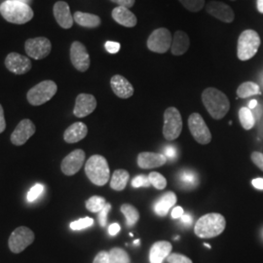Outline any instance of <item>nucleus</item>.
<instances>
[{
    "mask_svg": "<svg viewBox=\"0 0 263 263\" xmlns=\"http://www.w3.org/2000/svg\"><path fill=\"white\" fill-rule=\"evenodd\" d=\"M260 88L257 84L254 82H245L243 84L240 85L237 89V95L239 98L246 99L251 96L254 95H260Z\"/></svg>",
    "mask_w": 263,
    "mask_h": 263,
    "instance_id": "obj_29",
    "label": "nucleus"
},
{
    "mask_svg": "<svg viewBox=\"0 0 263 263\" xmlns=\"http://www.w3.org/2000/svg\"><path fill=\"white\" fill-rule=\"evenodd\" d=\"M1 16L11 24L24 25L33 18V10L23 2L16 0H6L0 4Z\"/></svg>",
    "mask_w": 263,
    "mask_h": 263,
    "instance_id": "obj_2",
    "label": "nucleus"
},
{
    "mask_svg": "<svg viewBox=\"0 0 263 263\" xmlns=\"http://www.w3.org/2000/svg\"><path fill=\"white\" fill-rule=\"evenodd\" d=\"M173 250L172 244L168 241H159L152 245L149 253L151 263H162L167 258Z\"/></svg>",
    "mask_w": 263,
    "mask_h": 263,
    "instance_id": "obj_22",
    "label": "nucleus"
},
{
    "mask_svg": "<svg viewBox=\"0 0 263 263\" xmlns=\"http://www.w3.org/2000/svg\"><path fill=\"white\" fill-rule=\"evenodd\" d=\"M54 17L60 27L68 29L73 26L74 20L73 15H71L68 4L65 1H58L53 8Z\"/></svg>",
    "mask_w": 263,
    "mask_h": 263,
    "instance_id": "obj_18",
    "label": "nucleus"
},
{
    "mask_svg": "<svg viewBox=\"0 0 263 263\" xmlns=\"http://www.w3.org/2000/svg\"><path fill=\"white\" fill-rule=\"evenodd\" d=\"M35 235L27 226H20L10 235L8 246L13 254H20L33 243Z\"/></svg>",
    "mask_w": 263,
    "mask_h": 263,
    "instance_id": "obj_8",
    "label": "nucleus"
},
{
    "mask_svg": "<svg viewBox=\"0 0 263 263\" xmlns=\"http://www.w3.org/2000/svg\"><path fill=\"white\" fill-rule=\"evenodd\" d=\"M35 130V125L31 120L24 119L18 124L16 129L12 133L10 138L11 142L17 146L24 145L34 135Z\"/></svg>",
    "mask_w": 263,
    "mask_h": 263,
    "instance_id": "obj_14",
    "label": "nucleus"
},
{
    "mask_svg": "<svg viewBox=\"0 0 263 263\" xmlns=\"http://www.w3.org/2000/svg\"><path fill=\"white\" fill-rule=\"evenodd\" d=\"M256 106H257V101L256 100H252L250 102V104H249V108L250 109H254Z\"/></svg>",
    "mask_w": 263,
    "mask_h": 263,
    "instance_id": "obj_51",
    "label": "nucleus"
},
{
    "mask_svg": "<svg viewBox=\"0 0 263 263\" xmlns=\"http://www.w3.org/2000/svg\"><path fill=\"white\" fill-rule=\"evenodd\" d=\"M188 127L194 140L200 144H208L212 141L211 131L199 113H192L189 116Z\"/></svg>",
    "mask_w": 263,
    "mask_h": 263,
    "instance_id": "obj_10",
    "label": "nucleus"
},
{
    "mask_svg": "<svg viewBox=\"0 0 263 263\" xmlns=\"http://www.w3.org/2000/svg\"><path fill=\"white\" fill-rule=\"evenodd\" d=\"M257 10L263 14V0H257Z\"/></svg>",
    "mask_w": 263,
    "mask_h": 263,
    "instance_id": "obj_52",
    "label": "nucleus"
},
{
    "mask_svg": "<svg viewBox=\"0 0 263 263\" xmlns=\"http://www.w3.org/2000/svg\"><path fill=\"white\" fill-rule=\"evenodd\" d=\"M85 174L95 185L103 186L107 183L110 176L107 161L102 155L91 156L86 162Z\"/></svg>",
    "mask_w": 263,
    "mask_h": 263,
    "instance_id": "obj_4",
    "label": "nucleus"
},
{
    "mask_svg": "<svg viewBox=\"0 0 263 263\" xmlns=\"http://www.w3.org/2000/svg\"><path fill=\"white\" fill-rule=\"evenodd\" d=\"M179 2L191 12H199L203 9L205 0H179Z\"/></svg>",
    "mask_w": 263,
    "mask_h": 263,
    "instance_id": "obj_34",
    "label": "nucleus"
},
{
    "mask_svg": "<svg viewBox=\"0 0 263 263\" xmlns=\"http://www.w3.org/2000/svg\"><path fill=\"white\" fill-rule=\"evenodd\" d=\"M110 86L113 93L118 98L129 99L134 95L133 85L122 76H114L110 80Z\"/></svg>",
    "mask_w": 263,
    "mask_h": 263,
    "instance_id": "obj_20",
    "label": "nucleus"
},
{
    "mask_svg": "<svg viewBox=\"0 0 263 263\" xmlns=\"http://www.w3.org/2000/svg\"><path fill=\"white\" fill-rule=\"evenodd\" d=\"M202 102L207 108L208 112L216 120L222 119L230 109L228 98L216 88L211 87L204 90L202 93Z\"/></svg>",
    "mask_w": 263,
    "mask_h": 263,
    "instance_id": "obj_1",
    "label": "nucleus"
},
{
    "mask_svg": "<svg viewBox=\"0 0 263 263\" xmlns=\"http://www.w3.org/2000/svg\"><path fill=\"white\" fill-rule=\"evenodd\" d=\"M260 37L255 30H244L238 39L237 55L239 60L248 61L255 56L260 46Z\"/></svg>",
    "mask_w": 263,
    "mask_h": 263,
    "instance_id": "obj_5",
    "label": "nucleus"
},
{
    "mask_svg": "<svg viewBox=\"0 0 263 263\" xmlns=\"http://www.w3.org/2000/svg\"><path fill=\"white\" fill-rule=\"evenodd\" d=\"M148 179L151 181V185H153L154 187L157 189H164L167 186V179H165L161 174L156 173V172H152L148 176Z\"/></svg>",
    "mask_w": 263,
    "mask_h": 263,
    "instance_id": "obj_33",
    "label": "nucleus"
},
{
    "mask_svg": "<svg viewBox=\"0 0 263 263\" xmlns=\"http://www.w3.org/2000/svg\"><path fill=\"white\" fill-rule=\"evenodd\" d=\"M167 261L169 263H193L187 256L180 254H171L167 257Z\"/></svg>",
    "mask_w": 263,
    "mask_h": 263,
    "instance_id": "obj_39",
    "label": "nucleus"
},
{
    "mask_svg": "<svg viewBox=\"0 0 263 263\" xmlns=\"http://www.w3.org/2000/svg\"><path fill=\"white\" fill-rule=\"evenodd\" d=\"M87 134L88 128L84 123H73L64 133V140L67 143H76L85 139Z\"/></svg>",
    "mask_w": 263,
    "mask_h": 263,
    "instance_id": "obj_23",
    "label": "nucleus"
},
{
    "mask_svg": "<svg viewBox=\"0 0 263 263\" xmlns=\"http://www.w3.org/2000/svg\"><path fill=\"white\" fill-rule=\"evenodd\" d=\"M119 231H120V226L118 223H112L111 226H109L108 232L110 235L115 236Z\"/></svg>",
    "mask_w": 263,
    "mask_h": 263,
    "instance_id": "obj_47",
    "label": "nucleus"
},
{
    "mask_svg": "<svg viewBox=\"0 0 263 263\" xmlns=\"http://www.w3.org/2000/svg\"><path fill=\"white\" fill-rule=\"evenodd\" d=\"M97 107V100L93 95L80 94L77 96L73 114L78 118H83L94 112Z\"/></svg>",
    "mask_w": 263,
    "mask_h": 263,
    "instance_id": "obj_17",
    "label": "nucleus"
},
{
    "mask_svg": "<svg viewBox=\"0 0 263 263\" xmlns=\"http://www.w3.org/2000/svg\"><path fill=\"white\" fill-rule=\"evenodd\" d=\"M94 224V219L91 218V217H84V218H81V219H78L76 220L73 222L70 223V228L72 230H82L85 228H88L90 226H92Z\"/></svg>",
    "mask_w": 263,
    "mask_h": 263,
    "instance_id": "obj_35",
    "label": "nucleus"
},
{
    "mask_svg": "<svg viewBox=\"0 0 263 263\" xmlns=\"http://www.w3.org/2000/svg\"><path fill=\"white\" fill-rule=\"evenodd\" d=\"M180 180L181 182L185 183L186 185H195L196 182H197V176L196 174L192 173V172H183L181 175H180Z\"/></svg>",
    "mask_w": 263,
    "mask_h": 263,
    "instance_id": "obj_37",
    "label": "nucleus"
},
{
    "mask_svg": "<svg viewBox=\"0 0 263 263\" xmlns=\"http://www.w3.org/2000/svg\"><path fill=\"white\" fill-rule=\"evenodd\" d=\"M16 1H20V2H23V3H26V4H28L31 0H16Z\"/></svg>",
    "mask_w": 263,
    "mask_h": 263,
    "instance_id": "obj_53",
    "label": "nucleus"
},
{
    "mask_svg": "<svg viewBox=\"0 0 263 263\" xmlns=\"http://www.w3.org/2000/svg\"><path fill=\"white\" fill-rule=\"evenodd\" d=\"M205 245V247H207V248H209V249H211V248H212V247H211V246H210V245L209 244H204Z\"/></svg>",
    "mask_w": 263,
    "mask_h": 263,
    "instance_id": "obj_54",
    "label": "nucleus"
},
{
    "mask_svg": "<svg viewBox=\"0 0 263 263\" xmlns=\"http://www.w3.org/2000/svg\"><path fill=\"white\" fill-rule=\"evenodd\" d=\"M173 36L169 29L160 28L152 31L149 37L147 39V48L158 54H164L168 52L172 46Z\"/></svg>",
    "mask_w": 263,
    "mask_h": 263,
    "instance_id": "obj_9",
    "label": "nucleus"
},
{
    "mask_svg": "<svg viewBox=\"0 0 263 263\" xmlns=\"http://www.w3.org/2000/svg\"><path fill=\"white\" fill-rule=\"evenodd\" d=\"M5 66L15 74H25L31 69V62L28 57L18 53H10L5 59Z\"/></svg>",
    "mask_w": 263,
    "mask_h": 263,
    "instance_id": "obj_15",
    "label": "nucleus"
},
{
    "mask_svg": "<svg viewBox=\"0 0 263 263\" xmlns=\"http://www.w3.org/2000/svg\"><path fill=\"white\" fill-rule=\"evenodd\" d=\"M93 263H109V254L108 252L102 251L95 256Z\"/></svg>",
    "mask_w": 263,
    "mask_h": 263,
    "instance_id": "obj_43",
    "label": "nucleus"
},
{
    "mask_svg": "<svg viewBox=\"0 0 263 263\" xmlns=\"http://www.w3.org/2000/svg\"><path fill=\"white\" fill-rule=\"evenodd\" d=\"M113 3L117 4L118 6H121V7H126V8H131L134 6L136 0H110Z\"/></svg>",
    "mask_w": 263,
    "mask_h": 263,
    "instance_id": "obj_45",
    "label": "nucleus"
},
{
    "mask_svg": "<svg viewBox=\"0 0 263 263\" xmlns=\"http://www.w3.org/2000/svg\"><path fill=\"white\" fill-rule=\"evenodd\" d=\"M104 46H105L106 51L110 54H116L120 50V43L114 42V41H107Z\"/></svg>",
    "mask_w": 263,
    "mask_h": 263,
    "instance_id": "obj_41",
    "label": "nucleus"
},
{
    "mask_svg": "<svg viewBox=\"0 0 263 263\" xmlns=\"http://www.w3.org/2000/svg\"><path fill=\"white\" fill-rule=\"evenodd\" d=\"M130 179V175L126 170H116L110 179V187L116 191H122Z\"/></svg>",
    "mask_w": 263,
    "mask_h": 263,
    "instance_id": "obj_27",
    "label": "nucleus"
},
{
    "mask_svg": "<svg viewBox=\"0 0 263 263\" xmlns=\"http://www.w3.org/2000/svg\"><path fill=\"white\" fill-rule=\"evenodd\" d=\"M151 185V181H149V179H148V177H145V176H143V175L138 176V177H136L135 179L132 180V186H133V187L139 188L141 187V186H143V187H149Z\"/></svg>",
    "mask_w": 263,
    "mask_h": 263,
    "instance_id": "obj_38",
    "label": "nucleus"
},
{
    "mask_svg": "<svg viewBox=\"0 0 263 263\" xmlns=\"http://www.w3.org/2000/svg\"><path fill=\"white\" fill-rule=\"evenodd\" d=\"M189 45H190V41L187 34L182 30H178L175 32L173 41H172V46H171L172 54L174 56H182L187 52Z\"/></svg>",
    "mask_w": 263,
    "mask_h": 263,
    "instance_id": "obj_24",
    "label": "nucleus"
},
{
    "mask_svg": "<svg viewBox=\"0 0 263 263\" xmlns=\"http://www.w3.org/2000/svg\"><path fill=\"white\" fill-rule=\"evenodd\" d=\"M85 157L86 155H85L84 151L82 149H76L70 152L62 161V165H61L62 172L68 177L74 176L84 165Z\"/></svg>",
    "mask_w": 263,
    "mask_h": 263,
    "instance_id": "obj_13",
    "label": "nucleus"
},
{
    "mask_svg": "<svg viewBox=\"0 0 263 263\" xmlns=\"http://www.w3.org/2000/svg\"><path fill=\"white\" fill-rule=\"evenodd\" d=\"M183 215V209L181 207H176L172 212V217L174 218H180Z\"/></svg>",
    "mask_w": 263,
    "mask_h": 263,
    "instance_id": "obj_48",
    "label": "nucleus"
},
{
    "mask_svg": "<svg viewBox=\"0 0 263 263\" xmlns=\"http://www.w3.org/2000/svg\"><path fill=\"white\" fill-rule=\"evenodd\" d=\"M44 192V185L41 183L35 184L33 187L31 188L28 193V200L29 202H33L35 201L38 197H40L42 195V193Z\"/></svg>",
    "mask_w": 263,
    "mask_h": 263,
    "instance_id": "obj_36",
    "label": "nucleus"
},
{
    "mask_svg": "<svg viewBox=\"0 0 263 263\" xmlns=\"http://www.w3.org/2000/svg\"><path fill=\"white\" fill-rule=\"evenodd\" d=\"M239 119L245 130H251L254 126L255 118L252 110L248 107H242L239 110Z\"/></svg>",
    "mask_w": 263,
    "mask_h": 263,
    "instance_id": "obj_30",
    "label": "nucleus"
},
{
    "mask_svg": "<svg viewBox=\"0 0 263 263\" xmlns=\"http://www.w3.org/2000/svg\"><path fill=\"white\" fill-rule=\"evenodd\" d=\"M5 129H6V121L4 116V110L2 105L0 104V134L5 131Z\"/></svg>",
    "mask_w": 263,
    "mask_h": 263,
    "instance_id": "obj_46",
    "label": "nucleus"
},
{
    "mask_svg": "<svg viewBox=\"0 0 263 263\" xmlns=\"http://www.w3.org/2000/svg\"><path fill=\"white\" fill-rule=\"evenodd\" d=\"M25 50L30 58L34 60H42L51 53L52 44L46 37L30 38L25 43Z\"/></svg>",
    "mask_w": 263,
    "mask_h": 263,
    "instance_id": "obj_11",
    "label": "nucleus"
},
{
    "mask_svg": "<svg viewBox=\"0 0 263 263\" xmlns=\"http://www.w3.org/2000/svg\"><path fill=\"white\" fill-rule=\"evenodd\" d=\"M176 203H177V195L174 192L169 191V192L165 193L157 200V202L154 205L155 214L159 216H166L168 214L170 209L173 207Z\"/></svg>",
    "mask_w": 263,
    "mask_h": 263,
    "instance_id": "obj_25",
    "label": "nucleus"
},
{
    "mask_svg": "<svg viewBox=\"0 0 263 263\" xmlns=\"http://www.w3.org/2000/svg\"><path fill=\"white\" fill-rule=\"evenodd\" d=\"M252 161L254 162V165H256V167H258L259 169L263 172V154L260 152H254L251 156Z\"/></svg>",
    "mask_w": 263,
    "mask_h": 263,
    "instance_id": "obj_42",
    "label": "nucleus"
},
{
    "mask_svg": "<svg viewBox=\"0 0 263 263\" xmlns=\"http://www.w3.org/2000/svg\"><path fill=\"white\" fill-rule=\"evenodd\" d=\"M120 210L123 215L126 217V223L129 227L135 226L140 219L139 211L130 204H123Z\"/></svg>",
    "mask_w": 263,
    "mask_h": 263,
    "instance_id": "obj_28",
    "label": "nucleus"
},
{
    "mask_svg": "<svg viewBox=\"0 0 263 263\" xmlns=\"http://www.w3.org/2000/svg\"><path fill=\"white\" fill-rule=\"evenodd\" d=\"M180 219H181V222L186 224V226H190L192 223V216H190V215H184L183 214L182 216L180 217Z\"/></svg>",
    "mask_w": 263,
    "mask_h": 263,
    "instance_id": "obj_49",
    "label": "nucleus"
},
{
    "mask_svg": "<svg viewBox=\"0 0 263 263\" xmlns=\"http://www.w3.org/2000/svg\"><path fill=\"white\" fill-rule=\"evenodd\" d=\"M111 16L117 24L126 28H134L138 24V19L136 15L126 7H121V6L115 7L112 10Z\"/></svg>",
    "mask_w": 263,
    "mask_h": 263,
    "instance_id": "obj_21",
    "label": "nucleus"
},
{
    "mask_svg": "<svg viewBox=\"0 0 263 263\" xmlns=\"http://www.w3.org/2000/svg\"><path fill=\"white\" fill-rule=\"evenodd\" d=\"M177 149L173 146V145H168L164 148V156L167 158V159H175L177 157Z\"/></svg>",
    "mask_w": 263,
    "mask_h": 263,
    "instance_id": "obj_44",
    "label": "nucleus"
},
{
    "mask_svg": "<svg viewBox=\"0 0 263 263\" xmlns=\"http://www.w3.org/2000/svg\"><path fill=\"white\" fill-rule=\"evenodd\" d=\"M109 263H130L131 259L128 253L121 248H113L109 252Z\"/></svg>",
    "mask_w": 263,
    "mask_h": 263,
    "instance_id": "obj_31",
    "label": "nucleus"
},
{
    "mask_svg": "<svg viewBox=\"0 0 263 263\" xmlns=\"http://www.w3.org/2000/svg\"><path fill=\"white\" fill-rule=\"evenodd\" d=\"M226 226L224 216L217 213H212L198 219L194 232L199 238L210 239L220 235L224 231Z\"/></svg>",
    "mask_w": 263,
    "mask_h": 263,
    "instance_id": "obj_3",
    "label": "nucleus"
},
{
    "mask_svg": "<svg viewBox=\"0 0 263 263\" xmlns=\"http://www.w3.org/2000/svg\"><path fill=\"white\" fill-rule=\"evenodd\" d=\"M207 12L216 19L230 24L235 19V14L232 8L220 1H211L206 7Z\"/></svg>",
    "mask_w": 263,
    "mask_h": 263,
    "instance_id": "obj_16",
    "label": "nucleus"
},
{
    "mask_svg": "<svg viewBox=\"0 0 263 263\" xmlns=\"http://www.w3.org/2000/svg\"><path fill=\"white\" fill-rule=\"evenodd\" d=\"M252 183L256 189L263 190V179H254Z\"/></svg>",
    "mask_w": 263,
    "mask_h": 263,
    "instance_id": "obj_50",
    "label": "nucleus"
},
{
    "mask_svg": "<svg viewBox=\"0 0 263 263\" xmlns=\"http://www.w3.org/2000/svg\"><path fill=\"white\" fill-rule=\"evenodd\" d=\"M182 130V119L176 107H169L164 113L163 135L167 141L177 140Z\"/></svg>",
    "mask_w": 263,
    "mask_h": 263,
    "instance_id": "obj_7",
    "label": "nucleus"
},
{
    "mask_svg": "<svg viewBox=\"0 0 263 263\" xmlns=\"http://www.w3.org/2000/svg\"><path fill=\"white\" fill-rule=\"evenodd\" d=\"M73 20L77 25L83 28H95L101 26V18L94 14L77 11L73 15Z\"/></svg>",
    "mask_w": 263,
    "mask_h": 263,
    "instance_id": "obj_26",
    "label": "nucleus"
},
{
    "mask_svg": "<svg viewBox=\"0 0 263 263\" xmlns=\"http://www.w3.org/2000/svg\"><path fill=\"white\" fill-rule=\"evenodd\" d=\"M139 242H140V240H136V241H135V244L138 245L139 244Z\"/></svg>",
    "mask_w": 263,
    "mask_h": 263,
    "instance_id": "obj_55",
    "label": "nucleus"
},
{
    "mask_svg": "<svg viewBox=\"0 0 263 263\" xmlns=\"http://www.w3.org/2000/svg\"><path fill=\"white\" fill-rule=\"evenodd\" d=\"M86 209L92 213H100L106 205L105 199L101 196H92L85 203Z\"/></svg>",
    "mask_w": 263,
    "mask_h": 263,
    "instance_id": "obj_32",
    "label": "nucleus"
},
{
    "mask_svg": "<svg viewBox=\"0 0 263 263\" xmlns=\"http://www.w3.org/2000/svg\"><path fill=\"white\" fill-rule=\"evenodd\" d=\"M70 61L72 66L80 72H85L90 67V56L84 44L74 41L70 46Z\"/></svg>",
    "mask_w": 263,
    "mask_h": 263,
    "instance_id": "obj_12",
    "label": "nucleus"
},
{
    "mask_svg": "<svg viewBox=\"0 0 263 263\" xmlns=\"http://www.w3.org/2000/svg\"><path fill=\"white\" fill-rule=\"evenodd\" d=\"M167 162V158L160 153L141 152L138 156V165L141 169L158 168Z\"/></svg>",
    "mask_w": 263,
    "mask_h": 263,
    "instance_id": "obj_19",
    "label": "nucleus"
},
{
    "mask_svg": "<svg viewBox=\"0 0 263 263\" xmlns=\"http://www.w3.org/2000/svg\"><path fill=\"white\" fill-rule=\"evenodd\" d=\"M111 209V205L109 203H106V205L104 206V209L99 213V222L101 226L105 227L106 223H107V215L110 212Z\"/></svg>",
    "mask_w": 263,
    "mask_h": 263,
    "instance_id": "obj_40",
    "label": "nucleus"
},
{
    "mask_svg": "<svg viewBox=\"0 0 263 263\" xmlns=\"http://www.w3.org/2000/svg\"><path fill=\"white\" fill-rule=\"evenodd\" d=\"M58 91V86L52 80H45L32 87L27 95L28 102L31 105L38 106L49 102Z\"/></svg>",
    "mask_w": 263,
    "mask_h": 263,
    "instance_id": "obj_6",
    "label": "nucleus"
}]
</instances>
